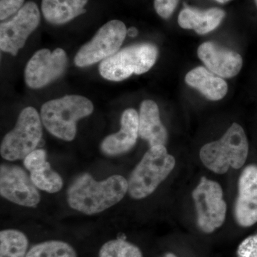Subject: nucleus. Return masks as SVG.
Segmentation results:
<instances>
[{
	"mask_svg": "<svg viewBox=\"0 0 257 257\" xmlns=\"http://www.w3.org/2000/svg\"><path fill=\"white\" fill-rule=\"evenodd\" d=\"M128 192V181L113 175L98 182L88 173L74 179L67 190V202L74 210L87 215L102 212L119 203Z\"/></svg>",
	"mask_w": 257,
	"mask_h": 257,
	"instance_id": "nucleus-1",
	"label": "nucleus"
},
{
	"mask_svg": "<svg viewBox=\"0 0 257 257\" xmlns=\"http://www.w3.org/2000/svg\"><path fill=\"white\" fill-rule=\"evenodd\" d=\"M94 110L92 101L80 95H67L52 99L42 105V123L56 138L70 142L77 133V122L89 116Z\"/></svg>",
	"mask_w": 257,
	"mask_h": 257,
	"instance_id": "nucleus-2",
	"label": "nucleus"
},
{
	"mask_svg": "<svg viewBox=\"0 0 257 257\" xmlns=\"http://www.w3.org/2000/svg\"><path fill=\"white\" fill-rule=\"evenodd\" d=\"M248 154V143L244 130L234 123L219 140L204 145L199 157L209 170L223 175L230 168L239 170L242 167Z\"/></svg>",
	"mask_w": 257,
	"mask_h": 257,
	"instance_id": "nucleus-3",
	"label": "nucleus"
},
{
	"mask_svg": "<svg viewBox=\"0 0 257 257\" xmlns=\"http://www.w3.org/2000/svg\"><path fill=\"white\" fill-rule=\"evenodd\" d=\"M175 157L164 145L150 147L130 175L128 193L135 199L152 194L175 168Z\"/></svg>",
	"mask_w": 257,
	"mask_h": 257,
	"instance_id": "nucleus-4",
	"label": "nucleus"
},
{
	"mask_svg": "<svg viewBox=\"0 0 257 257\" xmlns=\"http://www.w3.org/2000/svg\"><path fill=\"white\" fill-rule=\"evenodd\" d=\"M158 50L150 43L126 47L103 60L99 71L103 78L120 82L133 74L148 72L156 62Z\"/></svg>",
	"mask_w": 257,
	"mask_h": 257,
	"instance_id": "nucleus-5",
	"label": "nucleus"
},
{
	"mask_svg": "<svg viewBox=\"0 0 257 257\" xmlns=\"http://www.w3.org/2000/svg\"><path fill=\"white\" fill-rule=\"evenodd\" d=\"M42 119L36 109L25 108L19 115L14 128L5 135L0 146V154L5 160H25L37 150L42 137Z\"/></svg>",
	"mask_w": 257,
	"mask_h": 257,
	"instance_id": "nucleus-6",
	"label": "nucleus"
},
{
	"mask_svg": "<svg viewBox=\"0 0 257 257\" xmlns=\"http://www.w3.org/2000/svg\"><path fill=\"white\" fill-rule=\"evenodd\" d=\"M197 211V224L206 234H211L224 223L226 204L220 184L202 177L192 192Z\"/></svg>",
	"mask_w": 257,
	"mask_h": 257,
	"instance_id": "nucleus-7",
	"label": "nucleus"
},
{
	"mask_svg": "<svg viewBox=\"0 0 257 257\" xmlns=\"http://www.w3.org/2000/svg\"><path fill=\"white\" fill-rule=\"evenodd\" d=\"M127 30L120 20H111L103 25L89 42L81 47L74 64L85 67L114 55L122 45Z\"/></svg>",
	"mask_w": 257,
	"mask_h": 257,
	"instance_id": "nucleus-8",
	"label": "nucleus"
},
{
	"mask_svg": "<svg viewBox=\"0 0 257 257\" xmlns=\"http://www.w3.org/2000/svg\"><path fill=\"white\" fill-rule=\"evenodd\" d=\"M40 23V13L37 5L32 1L25 3L13 18L0 25L1 50L15 57Z\"/></svg>",
	"mask_w": 257,
	"mask_h": 257,
	"instance_id": "nucleus-9",
	"label": "nucleus"
},
{
	"mask_svg": "<svg viewBox=\"0 0 257 257\" xmlns=\"http://www.w3.org/2000/svg\"><path fill=\"white\" fill-rule=\"evenodd\" d=\"M67 64V54L62 49L37 51L25 67V82L32 89L45 87L62 75Z\"/></svg>",
	"mask_w": 257,
	"mask_h": 257,
	"instance_id": "nucleus-10",
	"label": "nucleus"
},
{
	"mask_svg": "<svg viewBox=\"0 0 257 257\" xmlns=\"http://www.w3.org/2000/svg\"><path fill=\"white\" fill-rule=\"evenodd\" d=\"M0 194L10 202L26 207H36L41 196L28 174L16 165L0 167Z\"/></svg>",
	"mask_w": 257,
	"mask_h": 257,
	"instance_id": "nucleus-11",
	"label": "nucleus"
},
{
	"mask_svg": "<svg viewBox=\"0 0 257 257\" xmlns=\"http://www.w3.org/2000/svg\"><path fill=\"white\" fill-rule=\"evenodd\" d=\"M236 223L249 227L257 222V165L245 167L238 182V195L234 206Z\"/></svg>",
	"mask_w": 257,
	"mask_h": 257,
	"instance_id": "nucleus-12",
	"label": "nucleus"
},
{
	"mask_svg": "<svg viewBox=\"0 0 257 257\" xmlns=\"http://www.w3.org/2000/svg\"><path fill=\"white\" fill-rule=\"evenodd\" d=\"M197 54L209 71L224 78L234 77L242 67V57L239 54L214 42L202 44L198 48Z\"/></svg>",
	"mask_w": 257,
	"mask_h": 257,
	"instance_id": "nucleus-13",
	"label": "nucleus"
},
{
	"mask_svg": "<svg viewBox=\"0 0 257 257\" xmlns=\"http://www.w3.org/2000/svg\"><path fill=\"white\" fill-rule=\"evenodd\" d=\"M139 137V114L134 109H126L121 117V128L118 133L104 138L101 151L107 156H117L131 150Z\"/></svg>",
	"mask_w": 257,
	"mask_h": 257,
	"instance_id": "nucleus-14",
	"label": "nucleus"
},
{
	"mask_svg": "<svg viewBox=\"0 0 257 257\" xmlns=\"http://www.w3.org/2000/svg\"><path fill=\"white\" fill-rule=\"evenodd\" d=\"M24 165L30 171V178L37 188L48 193H57L63 187V180L47 162L46 152L35 150L24 160Z\"/></svg>",
	"mask_w": 257,
	"mask_h": 257,
	"instance_id": "nucleus-15",
	"label": "nucleus"
},
{
	"mask_svg": "<svg viewBox=\"0 0 257 257\" xmlns=\"http://www.w3.org/2000/svg\"><path fill=\"white\" fill-rule=\"evenodd\" d=\"M139 136L146 140L150 147L164 145L168 140V133L161 121L160 110L155 101H143L139 113Z\"/></svg>",
	"mask_w": 257,
	"mask_h": 257,
	"instance_id": "nucleus-16",
	"label": "nucleus"
},
{
	"mask_svg": "<svg viewBox=\"0 0 257 257\" xmlns=\"http://www.w3.org/2000/svg\"><path fill=\"white\" fill-rule=\"evenodd\" d=\"M226 13L219 8L200 10L187 8L179 13V26L187 30H194L199 35H205L215 30L220 25Z\"/></svg>",
	"mask_w": 257,
	"mask_h": 257,
	"instance_id": "nucleus-17",
	"label": "nucleus"
},
{
	"mask_svg": "<svg viewBox=\"0 0 257 257\" xmlns=\"http://www.w3.org/2000/svg\"><path fill=\"white\" fill-rule=\"evenodd\" d=\"M185 81L209 100H220L227 93V84L224 79L203 67H196L189 72Z\"/></svg>",
	"mask_w": 257,
	"mask_h": 257,
	"instance_id": "nucleus-18",
	"label": "nucleus"
},
{
	"mask_svg": "<svg viewBox=\"0 0 257 257\" xmlns=\"http://www.w3.org/2000/svg\"><path fill=\"white\" fill-rule=\"evenodd\" d=\"M89 0H42L44 18L52 25H64L87 12Z\"/></svg>",
	"mask_w": 257,
	"mask_h": 257,
	"instance_id": "nucleus-19",
	"label": "nucleus"
},
{
	"mask_svg": "<svg viewBox=\"0 0 257 257\" xmlns=\"http://www.w3.org/2000/svg\"><path fill=\"white\" fill-rule=\"evenodd\" d=\"M29 241L26 235L17 229L0 232V257H25Z\"/></svg>",
	"mask_w": 257,
	"mask_h": 257,
	"instance_id": "nucleus-20",
	"label": "nucleus"
},
{
	"mask_svg": "<svg viewBox=\"0 0 257 257\" xmlns=\"http://www.w3.org/2000/svg\"><path fill=\"white\" fill-rule=\"evenodd\" d=\"M25 257H77V254L69 243L52 240L32 246Z\"/></svg>",
	"mask_w": 257,
	"mask_h": 257,
	"instance_id": "nucleus-21",
	"label": "nucleus"
},
{
	"mask_svg": "<svg viewBox=\"0 0 257 257\" xmlns=\"http://www.w3.org/2000/svg\"><path fill=\"white\" fill-rule=\"evenodd\" d=\"M99 257H143L136 245L126 240L116 239L107 241L99 250Z\"/></svg>",
	"mask_w": 257,
	"mask_h": 257,
	"instance_id": "nucleus-22",
	"label": "nucleus"
},
{
	"mask_svg": "<svg viewBox=\"0 0 257 257\" xmlns=\"http://www.w3.org/2000/svg\"><path fill=\"white\" fill-rule=\"evenodd\" d=\"M25 5V0H0V20L4 21L16 14Z\"/></svg>",
	"mask_w": 257,
	"mask_h": 257,
	"instance_id": "nucleus-23",
	"label": "nucleus"
},
{
	"mask_svg": "<svg viewBox=\"0 0 257 257\" xmlns=\"http://www.w3.org/2000/svg\"><path fill=\"white\" fill-rule=\"evenodd\" d=\"M238 257H257V234L248 236L237 248Z\"/></svg>",
	"mask_w": 257,
	"mask_h": 257,
	"instance_id": "nucleus-24",
	"label": "nucleus"
},
{
	"mask_svg": "<svg viewBox=\"0 0 257 257\" xmlns=\"http://www.w3.org/2000/svg\"><path fill=\"white\" fill-rule=\"evenodd\" d=\"M179 0H155V9L161 18L168 19L172 16Z\"/></svg>",
	"mask_w": 257,
	"mask_h": 257,
	"instance_id": "nucleus-25",
	"label": "nucleus"
},
{
	"mask_svg": "<svg viewBox=\"0 0 257 257\" xmlns=\"http://www.w3.org/2000/svg\"><path fill=\"white\" fill-rule=\"evenodd\" d=\"M127 34L130 37H135L138 35V30L136 29L132 28L127 30Z\"/></svg>",
	"mask_w": 257,
	"mask_h": 257,
	"instance_id": "nucleus-26",
	"label": "nucleus"
},
{
	"mask_svg": "<svg viewBox=\"0 0 257 257\" xmlns=\"http://www.w3.org/2000/svg\"><path fill=\"white\" fill-rule=\"evenodd\" d=\"M165 257H178V256H176L175 254H174V253H166Z\"/></svg>",
	"mask_w": 257,
	"mask_h": 257,
	"instance_id": "nucleus-27",
	"label": "nucleus"
},
{
	"mask_svg": "<svg viewBox=\"0 0 257 257\" xmlns=\"http://www.w3.org/2000/svg\"><path fill=\"white\" fill-rule=\"evenodd\" d=\"M215 1L217 2V3H222V4H224V3H226L227 2L230 1V0H215Z\"/></svg>",
	"mask_w": 257,
	"mask_h": 257,
	"instance_id": "nucleus-28",
	"label": "nucleus"
},
{
	"mask_svg": "<svg viewBox=\"0 0 257 257\" xmlns=\"http://www.w3.org/2000/svg\"><path fill=\"white\" fill-rule=\"evenodd\" d=\"M255 1V3H256V7H257V0H254Z\"/></svg>",
	"mask_w": 257,
	"mask_h": 257,
	"instance_id": "nucleus-29",
	"label": "nucleus"
}]
</instances>
